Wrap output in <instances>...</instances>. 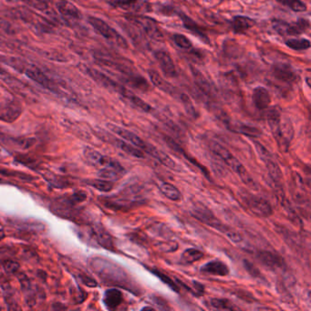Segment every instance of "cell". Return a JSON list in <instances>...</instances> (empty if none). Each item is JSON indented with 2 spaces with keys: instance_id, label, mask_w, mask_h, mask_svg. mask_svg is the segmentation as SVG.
Segmentation results:
<instances>
[{
  "instance_id": "obj_1",
  "label": "cell",
  "mask_w": 311,
  "mask_h": 311,
  "mask_svg": "<svg viewBox=\"0 0 311 311\" xmlns=\"http://www.w3.org/2000/svg\"><path fill=\"white\" fill-rule=\"evenodd\" d=\"M268 122L276 142L281 152H287L294 137V129L289 121L283 122L279 111L272 109L268 112Z\"/></svg>"
},
{
  "instance_id": "obj_2",
  "label": "cell",
  "mask_w": 311,
  "mask_h": 311,
  "mask_svg": "<svg viewBox=\"0 0 311 311\" xmlns=\"http://www.w3.org/2000/svg\"><path fill=\"white\" fill-rule=\"evenodd\" d=\"M210 149L215 156H218L222 162H224L240 177V179L246 186L253 189H256V184L253 177L249 174V171L245 168V166L239 162L237 157L233 156V154L224 146L217 142H212L210 143Z\"/></svg>"
},
{
  "instance_id": "obj_3",
  "label": "cell",
  "mask_w": 311,
  "mask_h": 311,
  "mask_svg": "<svg viewBox=\"0 0 311 311\" xmlns=\"http://www.w3.org/2000/svg\"><path fill=\"white\" fill-rule=\"evenodd\" d=\"M91 266L93 267L92 268L95 271V273H97L102 280H105L110 284L125 286V284L129 283L124 271L112 262L105 259L95 258L93 261L91 262Z\"/></svg>"
},
{
  "instance_id": "obj_4",
  "label": "cell",
  "mask_w": 311,
  "mask_h": 311,
  "mask_svg": "<svg viewBox=\"0 0 311 311\" xmlns=\"http://www.w3.org/2000/svg\"><path fill=\"white\" fill-rule=\"evenodd\" d=\"M192 215L194 218L199 220L200 222L207 224L211 226L212 228H215L217 230L224 234V236L232 229L228 227L227 225L223 224L219 219H218L214 213L206 207L205 205L201 203H195L192 208Z\"/></svg>"
},
{
  "instance_id": "obj_5",
  "label": "cell",
  "mask_w": 311,
  "mask_h": 311,
  "mask_svg": "<svg viewBox=\"0 0 311 311\" xmlns=\"http://www.w3.org/2000/svg\"><path fill=\"white\" fill-rule=\"evenodd\" d=\"M255 145L260 159L265 162L266 167L268 169L269 177L272 180V187L274 188V191L275 190L278 191L279 189L280 190L283 189V187H281V180L283 178V175L281 173L280 166L273 160L271 154L262 145L261 143L255 142Z\"/></svg>"
},
{
  "instance_id": "obj_6",
  "label": "cell",
  "mask_w": 311,
  "mask_h": 311,
  "mask_svg": "<svg viewBox=\"0 0 311 311\" xmlns=\"http://www.w3.org/2000/svg\"><path fill=\"white\" fill-rule=\"evenodd\" d=\"M88 21L90 25L92 26L94 30L102 37H105L106 39L111 40L122 48H124V49L128 48L127 41L124 38L122 37L114 29H112L108 23H106L104 20L96 17H89Z\"/></svg>"
},
{
  "instance_id": "obj_7",
  "label": "cell",
  "mask_w": 311,
  "mask_h": 311,
  "mask_svg": "<svg viewBox=\"0 0 311 311\" xmlns=\"http://www.w3.org/2000/svg\"><path fill=\"white\" fill-rule=\"evenodd\" d=\"M83 155L85 156L88 162L94 166L100 167V169H112V170L124 174V168L122 166V164L118 161L112 159L109 156H103L91 147H86L84 149Z\"/></svg>"
},
{
  "instance_id": "obj_8",
  "label": "cell",
  "mask_w": 311,
  "mask_h": 311,
  "mask_svg": "<svg viewBox=\"0 0 311 311\" xmlns=\"http://www.w3.org/2000/svg\"><path fill=\"white\" fill-rule=\"evenodd\" d=\"M128 20L137 26L148 37L157 41L162 40V33L155 19L141 15H129Z\"/></svg>"
},
{
  "instance_id": "obj_9",
  "label": "cell",
  "mask_w": 311,
  "mask_h": 311,
  "mask_svg": "<svg viewBox=\"0 0 311 311\" xmlns=\"http://www.w3.org/2000/svg\"><path fill=\"white\" fill-rule=\"evenodd\" d=\"M290 191L292 198L300 207H304L310 211V199L306 190L305 183L299 173H293L290 180Z\"/></svg>"
},
{
  "instance_id": "obj_10",
  "label": "cell",
  "mask_w": 311,
  "mask_h": 311,
  "mask_svg": "<svg viewBox=\"0 0 311 311\" xmlns=\"http://www.w3.org/2000/svg\"><path fill=\"white\" fill-rule=\"evenodd\" d=\"M245 203L249 210L258 218H269L273 214V209L269 202L260 196L254 194L248 195L245 197Z\"/></svg>"
},
{
  "instance_id": "obj_11",
  "label": "cell",
  "mask_w": 311,
  "mask_h": 311,
  "mask_svg": "<svg viewBox=\"0 0 311 311\" xmlns=\"http://www.w3.org/2000/svg\"><path fill=\"white\" fill-rule=\"evenodd\" d=\"M274 23L275 29L281 35L297 36L304 33L310 28V21L307 19H299L293 24H287L282 21H276Z\"/></svg>"
},
{
  "instance_id": "obj_12",
  "label": "cell",
  "mask_w": 311,
  "mask_h": 311,
  "mask_svg": "<svg viewBox=\"0 0 311 311\" xmlns=\"http://www.w3.org/2000/svg\"><path fill=\"white\" fill-rule=\"evenodd\" d=\"M108 128L112 132H114L115 134H117L120 137L123 138L126 142L131 143V144L134 145L135 147H137L140 150H143V152H146V150L149 146L148 143H145L143 139H141L138 136L137 134L133 133L132 131H128L124 128L119 127L117 125L110 124H108Z\"/></svg>"
},
{
  "instance_id": "obj_13",
  "label": "cell",
  "mask_w": 311,
  "mask_h": 311,
  "mask_svg": "<svg viewBox=\"0 0 311 311\" xmlns=\"http://www.w3.org/2000/svg\"><path fill=\"white\" fill-rule=\"evenodd\" d=\"M25 74L27 77L31 79L32 81L38 83L40 86L46 88L47 90H50L53 93H57V88L53 81L50 80L47 75L44 73L40 69H38L36 66L31 65L25 69Z\"/></svg>"
},
{
  "instance_id": "obj_14",
  "label": "cell",
  "mask_w": 311,
  "mask_h": 311,
  "mask_svg": "<svg viewBox=\"0 0 311 311\" xmlns=\"http://www.w3.org/2000/svg\"><path fill=\"white\" fill-rule=\"evenodd\" d=\"M22 113V108L16 100H7L0 106V120L6 123H13Z\"/></svg>"
},
{
  "instance_id": "obj_15",
  "label": "cell",
  "mask_w": 311,
  "mask_h": 311,
  "mask_svg": "<svg viewBox=\"0 0 311 311\" xmlns=\"http://www.w3.org/2000/svg\"><path fill=\"white\" fill-rule=\"evenodd\" d=\"M156 59L159 63L160 68L163 74L168 78H174L177 76V71L174 65V61L167 51L159 50L156 52Z\"/></svg>"
},
{
  "instance_id": "obj_16",
  "label": "cell",
  "mask_w": 311,
  "mask_h": 311,
  "mask_svg": "<svg viewBox=\"0 0 311 311\" xmlns=\"http://www.w3.org/2000/svg\"><path fill=\"white\" fill-rule=\"evenodd\" d=\"M257 258L264 266L270 269H282L286 267V263L280 255L269 251H260L257 253Z\"/></svg>"
},
{
  "instance_id": "obj_17",
  "label": "cell",
  "mask_w": 311,
  "mask_h": 311,
  "mask_svg": "<svg viewBox=\"0 0 311 311\" xmlns=\"http://www.w3.org/2000/svg\"><path fill=\"white\" fill-rule=\"evenodd\" d=\"M145 153L149 154L150 156H152L154 158L157 159L159 162L162 163V165L166 166L170 170H173V171H175V172H180L181 168L179 167V165L174 162V160L167 154H165L164 152H162L161 150L157 149L154 145L149 144V146H148V148H147Z\"/></svg>"
},
{
  "instance_id": "obj_18",
  "label": "cell",
  "mask_w": 311,
  "mask_h": 311,
  "mask_svg": "<svg viewBox=\"0 0 311 311\" xmlns=\"http://www.w3.org/2000/svg\"><path fill=\"white\" fill-rule=\"evenodd\" d=\"M253 103L257 110H267L271 103V97L268 90L264 87L255 88L252 95Z\"/></svg>"
},
{
  "instance_id": "obj_19",
  "label": "cell",
  "mask_w": 311,
  "mask_h": 311,
  "mask_svg": "<svg viewBox=\"0 0 311 311\" xmlns=\"http://www.w3.org/2000/svg\"><path fill=\"white\" fill-rule=\"evenodd\" d=\"M201 272L205 274L213 275V276L225 277L229 274L230 270L224 262L220 261V260H213L204 265L201 268Z\"/></svg>"
},
{
  "instance_id": "obj_20",
  "label": "cell",
  "mask_w": 311,
  "mask_h": 311,
  "mask_svg": "<svg viewBox=\"0 0 311 311\" xmlns=\"http://www.w3.org/2000/svg\"><path fill=\"white\" fill-rule=\"evenodd\" d=\"M224 124L230 130V131L240 133L243 135H246L248 137H259L262 134L261 130H259L256 127L249 126V125L243 124H232L229 121H227Z\"/></svg>"
},
{
  "instance_id": "obj_21",
  "label": "cell",
  "mask_w": 311,
  "mask_h": 311,
  "mask_svg": "<svg viewBox=\"0 0 311 311\" xmlns=\"http://www.w3.org/2000/svg\"><path fill=\"white\" fill-rule=\"evenodd\" d=\"M272 73L276 79L282 81H292L295 78V72L291 66L286 63H277L273 65Z\"/></svg>"
},
{
  "instance_id": "obj_22",
  "label": "cell",
  "mask_w": 311,
  "mask_h": 311,
  "mask_svg": "<svg viewBox=\"0 0 311 311\" xmlns=\"http://www.w3.org/2000/svg\"><path fill=\"white\" fill-rule=\"evenodd\" d=\"M179 17L182 19L183 24H184L186 29H187L189 31L192 32L195 36L200 37L204 42H206L207 44L210 43V40L206 36V33L202 30V28H200L199 26L197 25L196 22H194L193 19L189 18L188 16H187L186 14H184V13H179Z\"/></svg>"
},
{
  "instance_id": "obj_23",
  "label": "cell",
  "mask_w": 311,
  "mask_h": 311,
  "mask_svg": "<svg viewBox=\"0 0 311 311\" xmlns=\"http://www.w3.org/2000/svg\"><path fill=\"white\" fill-rule=\"evenodd\" d=\"M149 76L152 83L162 92L171 94V95H174L176 93V89L171 83H169L168 81H164L162 76L159 74L156 70H154V69L149 70Z\"/></svg>"
},
{
  "instance_id": "obj_24",
  "label": "cell",
  "mask_w": 311,
  "mask_h": 311,
  "mask_svg": "<svg viewBox=\"0 0 311 311\" xmlns=\"http://www.w3.org/2000/svg\"><path fill=\"white\" fill-rule=\"evenodd\" d=\"M192 72H193V79L195 85L199 88L200 91L204 94L207 95L208 97H213L214 95V89L212 87L211 83L207 81L206 77L200 72L198 69H194L192 67Z\"/></svg>"
},
{
  "instance_id": "obj_25",
  "label": "cell",
  "mask_w": 311,
  "mask_h": 311,
  "mask_svg": "<svg viewBox=\"0 0 311 311\" xmlns=\"http://www.w3.org/2000/svg\"><path fill=\"white\" fill-rule=\"evenodd\" d=\"M123 301V294L116 288L108 289L104 294L103 302L108 310H115Z\"/></svg>"
},
{
  "instance_id": "obj_26",
  "label": "cell",
  "mask_w": 311,
  "mask_h": 311,
  "mask_svg": "<svg viewBox=\"0 0 311 311\" xmlns=\"http://www.w3.org/2000/svg\"><path fill=\"white\" fill-rule=\"evenodd\" d=\"M93 232L95 236V239L101 247H103L104 249H113L114 246H113L112 237L102 226L96 224L93 229Z\"/></svg>"
},
{
  "instance_id": "obj_27",
  "label": "cell",
  "mask_w": 311,
  "mask_h": 311,
  "mask_svg": "<svg viewBox=\"0 0 311 311\" xmlns=\"http://www.w3.org/2000/svg\"><path fill=\"white\" fill-rule=\"evenodd\" d=\"M254 25V21L252 19H249L247 17L243 16H237L233 19L232 27L235 33L243 34L249 31Z\"/></svg>"
},
{
  "instance_id": "obj_28",
  "label": "cell",
  "mask_w": 311,
  "mask_h": 311,
  "mask_svg": "<svg viewBox=\"0 0 311 311\" xmlns=\"http://www.w3.org/2000/svg\"><path fill=\"white\" fill-rule=\"evenodd\" d=\"M58 9L64 17H68L69 19H81V14L80 10L78 9V7L69 2H67V1L60 2L58 4Z\"/></svg>"
},
{
  "instance_id": "obj_29",
  "label": "cell",
  "mask_w": 311,
  "mask_h": 311,
  "mask_svg": "<svg viewBox=\"0 0 311 311\" xmlns=\"http://www.w3.org/2000/svg\"><path fill=\"white\" fill-rule=\"evenodd\" d=\"M142 0H114L112 5L124 10H145Z\"/></svg>"
},
{
  "instance_id": "obj_30",
  "label": "cell",
  "mask_w": 311,
  "mask_h": 311,
  "mask_svg": "<svg viewBox=\"0 0 311 311\" xmlns=\"http://www.w3.org/2000/svg\"><path fill=\"white\" fill-rule=\"evenodd\" d=\"M115 145L120 149L123 150L125 154L135 158H144V154L142 150L136 148L131 143H127L122 140H115Z\"/></svg>"
},
{
  "instance_id": "obj_31",
  "label": "cell",
  "mask_w": 311,
  "mask_h": 311,
  "mask_svg": "<svg viewBox=\"0 0 311 311\" xmlns=\"http://www.w3.org/2000/svg\"><path fill=\"white\" fill-rule=\"evenodd\" d=\"M126 82L131 87L140 90L141 92H143V93L148 92L150 90L149 83L147 82V81L144 78L141 77L140 75L132 74L131 76H129V77H127Z\"/></svg>"
},
{
  "instance_id": "obj_32",
  "label": "cell",
  "mask_w": 311,
  "mask_h": 311,
  "mask_svg": "<svg viewBox=\"0 0 311 311\" xmlns=\"http://www.w3.org/2000/svg\"><path fill=\"white\" fill-rule=\"evenodd\" d=\"M204 253L196 249H188L184 251L181 256V263L187 265V264H193L194 262L199 261L201 258H203Z\"/></svg>"
},
{
  "instance_id": "obj_33",
  "label": "cell",
  "mask_w": 311,
  "mask_h": 311,
  "mask_svg": "<svg viewBox=\"0 0 311 311\" xmlns=\"http://www.w3.org/2000/svg\"><path fill=\"white\" fill-rule=\"evenodd\" d=\"M160 190L168 199L178 202L181 199L180 191L176 187L169 184V183H162L160 185Z\"/></svg>"
},
{
  "instance_id": "obj_34",
  "label": "cell",
  "mask_w": 311,
  "mask_h": 311,
  "mask_svg": "<svg viewBox=\"0 0 311 311\" xmlns=\"http://www.w3.org/2000/svg\"><path fill=\"white\" fill-rule=\"evenodd\" d=\"M124 98L126 100H129L132 105L137 107L138 109H140L143 112H150L152 111V107L147 102H145L141 98H139L132 92L129 91Z\"/></svg>"
},
{
  "instance_id": "obj_35",
  "label": "cell",
  "mask_w": 311,
  "mask_h": 311,
  "mask_svg": "<svg viewBox=\"0 0 311 311\" xmlns=\"http://www.w3.org/2000/svg\"><path fill=\"white\" fill-rule=\"evenodd\" d=\"M86 183L90 187H93L95 189L99 190L100 192H104V193L111 192L114 187V183L112 181L105 180V179L89 180Z\"/></svg>"
},
{
  "instance_id": "obj_36",
  "label": "cell",
  "mask_w": 311,
  "mask_h": 311,
  "mask_svg": "<svg viewBox=\"0 0 311 311\" xmlns=\"http://www.w3.org/2000/svg\"><path fill=\"white\" fill-rule=\"evenodd\" d=\"M286 45L294 50H305L310 49L311 42L306 38H291L286 41Z\"/></svg>"
},
{
  "instance_id": "obj_37",
  "label": "cell",
  "mask_w": 311,
  "mask_h": 311,
  "mask_svg": "<svg viewBox=\"0 0 311 311\" xmlns=\"http://www.w3.org/2000/svg\"><path fill=\"white\" fill-rule=\"evenodd\" d=\"M151 271L156 275L157 278H159L160 280H162L164 284H166L172 290H174V292H179V286L176 285V283L174 282L169 276L162 273V271H160L159 269H156V268L151 269Z\"/></svg>"
},
{
  "instance_id": "obj_38",
  "label": "cell",
  "mask_w": 311,
  "mask_h": 311,
  "mask_svg": "<svg viewBox=\"0 0 311 311\" xmlns=\"http://www.w3.org/2000/svg\"><path fill=\"white\" fill-rule=\"evenodd\" d=\"M279 3L289 7L295 12H304L307 10V6L300 0H277Z\"/></svg>"
},
{
  "instance_id": "obj_39",
  "label": "cell",
  "mask_w": 311,
  "mask_h": 311,
  "mask_svg": "<svg viewBox=\"0 0 311 311\" xmlns=\"http://www.w3.org/2000/svg\"><path fill=\"white\" fill-rule=\"evenodd\" d=\"M98 175L100 176L101 179H105V180L115 181L120 179L124 174L120 173L118 171L112 170V169L102 168L100 169Z\"/></svg>"
},
{
  "instance_id": "obj_40",
  "label": "cell",
  "mask_w": 311,
  "mask_h": 311,
  "mask_svg": "<svg viewBox=\"0 0 311 311\" xmlns=\"http://www.w3.org/2000/svg\"><path fill=\"white\" fill-rule=\"evenodd\" d=\"M211 306L213 308L220 311H234L236 308L229 300L224 299H213L211 300Z\"/></svg>"
},
{
  "instance_id": "obj_41",
  "label": "cell",
  "mask_w": 311,
  "mask_h": 311,
  "mask_svg": "<svg viewBox=\"0 0 311 311\" xmlns=\"http://www.w3.org/2000/svg\"><path fill=\"white\" fill-rule=\"evenodd\" d=\"M173 38H174V43L183 50H190L193 47L192 42L185 35L175 34Z\"/></svg>"
},
{
  "instance_id": "obj_42",
  "label": "cell",
  "mask_w": 311,
  "mask_h": 311,
  "mask_svg": "<svg viewBox=\"0 0 311 311\" xmlns=\"http://www.w3.org/2000/svg\"><path fill=\"white\" fill-rule=\"evenodd\" d=\"M181 101L183 102V104L185 106V109L187 111V114L193 118H196V111L193 107V103L191 100L189 99V97L186 95V94H181L180 95Z\"/></svg>"
},
{
  "instance_id": "obj_43",
  "label": "cell",
  "mask_w": 311,
  "mask_h": 311,
  "mask_svg": "<svg viewBox=\"0 0 311 311\" xmlns=\"http://www.w3.org/2000/svg\"><path fill=\"white\" fill-rule=\"evenodd\" d=\"M244 266L246 270L249 272V274L251 275L253 278H256V279H260L261 278V273L260 271L255 268V266L249 262V260H244Z\"/></svg>"
},
{
  "instance_id": "obj_44",
  "label": "cell",
  "mask_w": 311,
  "mask_h": 311,
  "mask_svg": "<svg viewBox=\"0 0 311 311\" xmlns=\"http://www.w3.org/2000/svg\"><path fill=\"white\" fill-rule=\"evenodd\" d=\"M4 268L7 273H16L19 269V264L18 262L15 261H6L4 264Z\"/></svg>"
},
{
  "instance_id": "obj_45",
  "label": "cell",
  "mask_w": 311,
  "mask_h": 311,
  "mask_svg": "<svg viewBox=\"0 0 311 311\" xmlns=\"http://www.w3.org/2000/svg\"><path fill=\"white\" fill-rule=\"evenodd\" d=\"M162 246H159V249L162 251V252H173L174 250L178 249V245L177 243L169 242V243H162L161 244Z\"/></svg>"
},
{
  "instance_id": "obj_46",
  "label": "cell",
  "mask_w": 311,
  "mask_h": 311,
  "mask_svg": "<svg viewBox=\"0 0 311 311\" xmlns=\"http://www.w3.org/2000/svg\"><path fill=\"white\" fill-rule=\"evenodd\" d=\"M72 198L76 202H83L84 200L87 198V195H86V193H83V192H76L73 194Z\"/></svg>"
},
{
  "instance_id": "obj_47",
  "label": "cell",
  "mask_w": 311,
  "mask_h": 311,
  "mask_svg": "<svg viewBox=\"0 0 311 311\" xmlns=\"http://www.w3.org/2000/svg\"><path fill=\"white\" fill-rule=\"evenodd\" d=\"M193 286H194L195 291L198 293L199 295L205 293V286H204V285H202L201 283H199V282H197V281H193Z\"/></svg>"
},
{
  "instance_id": "obj_48",
  "label": "cell",
  "mask_w": 311,
  "mask_h": 311,
  "mask_svg": "<svg viewBox=\"0 0 311 311\" xmlns=\"http://www.w3.org/2000/svg\"><path fill=\"white\" fill-rule=\"evenodd\" d=\"M146 310H148V311H155V309L152 308V307H145V308H143V311H146Z\"/></svg>"
},
{
  "instance_id": "obj_49",
  "label": "cell",
  "mask_w": 311,
  "mask_h": 311,
  "mask_svg": "<svg viewBox=\"0 0 311 311\" xmlns=\"http://www.w3.org/2000/svg\"><path fill=\"white\" fill-rule=\"evenodd\" d=\"M1 183H2V179H1V178H0V184H1Z\"/></svg>"
},
{
  "instance_id": "obj_50",
  "label": "cell",
  "mask_w": 311,
  "mask_h": 311,
  "mask_svg": "<svg viewBox=\"0 0 311 311\" xmlns=\"http://www.w3.org/2000/svg\"><path fill=\"white\" fill-rule=\"evenodd\" d=\"M6 1H11V0H6Z\"/></svg>"
}]
</instances>
